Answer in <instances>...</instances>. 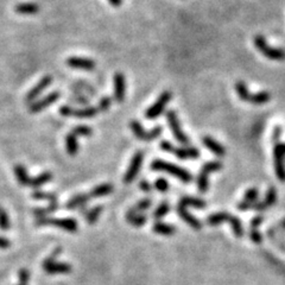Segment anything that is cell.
Segmentation results:
<instances>
[{
    "label": "cell",
    "mask_w": 285,
    "mask_h": 285,
    "mask_svg": "<svg viewBox=\"0 0 285 285\" xmlns=\"http://www.w3.org/2000/svg\"><path fill=\"white\" fill-rule=\"evenodd\" d=\"M11 246V241L7 240L6 238H2V236H0V248H2V250H6V248H8Z\"/></svg>",
    "instance_id": "bcb514c9"
},
{
    "label": "cell",
    "mask_w": 285,
    "mask_h": 285,
    "mask_svg": "<svg viewBox=\"0 0 285 285\" xmlns=\"http://www.w3.org/2000/svg\"><path fill=\"white\" fill-rule=\"evenodd\" d=\"M108 2L114 7H119V6L123 5V0H108Z\"/></svg>",
    "instance_id": "7dc6e473"
},
{
    "label": "cell",
    "mask_w": 285,
    "mask_h": 285,
    "mask_svg": "<svg viewBox=\"0 0 285 285\" xmlns=\"http://www.w3.org/2000/svg\"><path fill=\"white\" fill-rule=\"evenodd\" d=\"M14 12L18 14H24V16H31L39 12V6L33 2H22L14 6Z\"/></svg>",
    "instance_id": "7402d4cb"
},
{
    "label": "cell",
    "mask_w": 285,
    "mask_h": 285,
    "mask_svg": "<svg viewBox=\"0 0 285 285\" xmlns=\"http://www.w3.org/2000/svg\"><path fill=\"white\" fill-rule=\"evenodd\" d=\"M77 136L71 132L66 136V148L67 152L71 156H76L78 152V142Z\"/></svg>",
    "instance_id": "cb8c5ba5"
},
{
    "label": "cell",
    "mask_w": 285,
    "mask_h": 285,
    "mask_svg": "<svg viewBox=\"0 0 285 285\" xmlns=\"http://www.w3.org/2000/svg\"><path fill=\"white\" fill-rule=\"evenodd\" d=\"M111 105H112V99L108 98V96H104V98L100 99L98 108H99V111L106 112V111L110 110Z\"/></svg>",
    "instance_id": "60d3db41"
},
{
    "label": "cell",
    "mask_w": 285,
    "mask_h": 285,
    "mask_svg": "<svg viewBox=\"0 0 285 285\" xmlns=\"http://www.w3.org/2000/svg\"><path fill=\"white\" fill-rule=\"evenodd\" d=\"M235 92L238 94L239 99L245 102H250L253 105H263L269 102L271 100V94L266 90H262V92L252 93L247 88V84L244 81H236L234 84Z\"/></svg>",
    "instance_id": "7a4b0ae2"
},
{
    "label": "cell",
    "mask_w": 285,
    "mask_h": 285,
    "mask_svg": "<svg viewBox=\"0 0 285 285\" xmlns=\"http://www.w3.org/2000/svg\"><path fill=\"white\" fill-rule=\"evenodd\" d=\"M159 146L162 150H164L165 152L175 154V156L180 159H195L200 157V151L196 147L193 146L176 147L168 141L160 142Z\"/></svg>",
    "instance_id": "52a82bcc"
},
{
    "label": "cell",
    "mask_w": 285,
    "mask_h": 285,
    "mask_svg": "<svg viewBox=\"0 0 285 285\" xmlns=\"http://www.w3.org/2000/svg\"><path fill=\"white\" fill-rule=\"evenodd\" d=\"M276 201H277V190H276L275 188H270L268 190V194L265 195V199H264L263 201H257L254 203L252 209L258 212L265 211V209L274 206Z\"/></svg>",
    "instance_id": "ac0fdd59"
},
{
    "label": "cell",
    "mask_w": 285,
    "mask_h": 285,
    "mask_svg": "<svg viewBox=\"0 0 285 285\" xmlns=\"http://www.w3.org/2000/svg\"><path fill=\"white\" fill-rule=\"evenodd\" d=\"M254 47L259 53H262L266 59L272 61H284L285 60V51L281 48H275L270 45L265 37L262 35H256L253 37Z\"/></svg>",
    "instance_id": "5b68a950"
},
{
    "label": "cell",
    "mask_w": 285,
    "mask_h": 285,
    "mask_svg": "<svg viewBox=\"0 0 285 285\" xmlns=\"http://www.w3.org/2000/svg\"><path fill=\"white\" fill-rule=\"evenodd\" d=\"M114 100L117 102H123L126 96V78L123 72H115L113 77Z\"/></svg>",
    "instance_id": "9a60e30c"
},
{
    "label": "cell",
    "mask_w": 285,
    "mask_h": 285,
    "mask_svg": "<svg viewBox=\"0 0 285 285\" xmlns=\"http://www.w3.org/2000/svg\"><path fill=\"white\" fill-rule=\"evenodd\" d=\"M178 203L184 206V207H194L199 209H203L207 206V203H206V201H203V200L198 198H190V196H184V198L180 200Z\"/></svg>",
    "instance_id": "83f0119b"
},
{
    "label": "cell",
    "mask_w": 285,
    "mask_h": 285,
    "mask_svg": "<svg viewBox=\"0 0 285 285\" xmlns=\"http://www.w3.org/2000/svg\"><path fill=\"white\" fill-rule=\"evenodd\" d=\"M43 270L49 275L56 274H69L71 272V266L68 263H61V262H43Z\"/></svg>",
    "instance_id": "e0dca14e"
},
{
    "label": "cell",
    "mask_w": 285,
    "mask_h": 285,
    "mask_svg": "<svg viewBox=\"0 0 285 285\" xmlns=\"http://www.w3.org/2000/svg\"><path fill=\"white\" fill-rule=\"evenodd\" d=\"M98 107H86V108H75L71 107V106H62L60 108V113L63 117H74V118H80V119H86V118H94L96 117L99 113Z\"/></svg>",
    "instance_id": "8fae6325"
},
{
    "label": "cell",
    "mask_w": 285,
    "mask_h": 285,
    "mask_svg": "<svg viewBox=\"0 0 285 285\" xmlns=\"http://www.w3.org/2000/svg\"><path fill=\"white\" fill-rule=\"evenodd\" d=\"M101 212L102 206H96V207L89 209V211L87 212V214L84 215V220H86L87 223H89V225H94V223H96V221H98Z\"/></svg>",
    "instance_id": "836d02e7"
},
{
    "label": "cell",
    "mask_w": 285,
    "mask_h": 285,
    "mask_svg": "<svg viewBox=\"0 0 285 285\" xmlns=\"http://www.w3.org/2000/svg\"><path fill=\"white\" fill-rule=\"evenodd\" d=\"M207 223L211 226H217L222 222H228L232 226L233 233L236 238H241L244 235V228H242V225L240 222V220L238 217H235L234 215L226 213V212H219V213H214L212 215H209L207 217Z\"/></svg>",
    "instance_id": "277c9868"
},
{
    "label": "cell",
    "mask_w": 285,
    "mask_h": 285,
    "mask_svg": "<svg viewBox=\"0 0 285 285\" xmlns=\"http://www.w3.org/2000/svg\"><path fill=\"white\" fill-rule=\"evenodd\" d=\"M196 184H198L199 192L205 194L207 193V190L209 189V174L208 172L201 170L199 174L198 181H196Z\"/></svg>",
    "instance_id": "d6a6232c"
},
{
    "label": "cell",
    "mask_w": 285,
    "mask_h": 285,
    "mask_svg": "<svg viewBox=\"0 0 285 285\" xmlns=\"http://www.w3.org/2000/svg\"><path fill=\"white\" fill-rule=\"evenodd\" d=\"M154 188L159 193H166L169 190V183L164 178H157L156 182H154Z\"/></svg>",
    "instance_id": "ab89813d"
},
{
    "label": "cell",
    "mask_w": 285,
    "mask_h": 285,
    "mask_svg": "<svg viewBox=\"0 0 285 285\" xmlns=\"http://www.w3.org/2000/svg\"><path fill=\"white\" fill-rule=\"evenodd\" d=\"M126 220L130 225L141 227L147 222V216L144 214H126Z\"/></svg>",
    "instance_id": "1f68e13d"
},
{
    "label": "cell",
    "mask_w": 285,
    "mask_h": 285,
    "mask_svg": "<svg viewBox=\"0 0 285 285\" xmlns=\"http://www.w3.org/2000/svg\"><path fill=\"white\" fill-rule=\"evenodd\" d=\"M53 76L51 75H45V76L42 78L39 82L36 84L35 87L32 88L31 90H29L28 94H26L25 96V101L29 102V104H32V102H35L36 100L38 99V96L41 95L42 93L44 92L45 89H47L48 87L50 86L51 83H53Z\"/></svg>",
    "instance_id": "5bb4252c"
},
{
    "label": "cell",
    "mask_w": 285,
    "mask_h": 285,
    "mask_svg": "<svg viewBox=\"0 0 285 285\" xmlns=\"http://www.w3.org/2000/svg\"><path fill=\"white\" fill-rule=\"evenodd\" d=\"M18 285H26V284L25 283H20V282H19V284H18Z\"/></svg>",
    "instance_id": "f907efd6"
},
{
    "label": "cell",
    "mask_w": 285,
    "mask_h": 285,
    "mask_svg": "<svg viewBox=\"0 0 285 285\" xmlns=\"http://www.w3.org/2000/svg\"><path fill=\"white\" fill-rule=\"evenodd\" d=\"M67 65L71 69H77V71H94L96 67V63L93 60L86 59V57H76L71 56L67 60Z\"/></svg>",
    "instance_id": "2e32d148"
},
{
    "label": "cell",
    "mask_w": 285,
    "mask_h": 285,
    "mask_svg": "<svg viewBox=\"0 0 285 285\" xmlns=\"http://www.w3.org/2000/svg\"><path fill=\"white\" fill-rule=\"evenodd\" d=\"M169 211H170V206H169V203L168 202H162L158 206V207H157L156 211H154V213H153L154 220L159 221L160 219H163V217H164L165 215L169 213Z\"/></svg>",
    "instance_id": "d590c367"
},
{
    "label": "cell",
    "mask_w": 285,
    "mask_h": 285,
    "mask_svg": "<svg viewBox=\"0 0 285 285\" xmlns=\"http://www.w3.org/2000/svg\"><path fill=\"white\" fill-rule=\"evenodd\" d=\"M152 229L154 233L162 235H172L176 232V227L174 225H169V223H164L162 221H157L153 225Z\"/></svg>",
    "instance_id": "d4e9b609"
},
{
    "label": "cell",
    "mask_w": 285,
    "mask_h": 285,
    "mask_svg": "<svg viewBox=\"0 0 285 285\" xmlns=\"http://www.w3.org/2000/svg\"><path fill=\"white\" fill-rule=\"evenodd\" d=\"M130 127H131L133 135H135L138 139L144 142L154 141V139L158 138L163 132V127L160 126H156L154 129L150 130V131H146L138 120H132L131 123H130Z\"/></svg>",
    "instance_id": "30bf717a"
},
{
    "label": "cell",
    "mask_w": 285,
    "mask_h": 285,
    "mask_svg": "<svg viewBox=\"0 0 285 285\" xmlns=\"http://www.w3.org/2000/svg\"><path fill=\"white\" fill-rule=\"evenodd\" d=\"M60 206H59V202H55V203H50L48 207H44V208H35L32 211L33 215H35L36 217H47L48 215L55 213L56 211H59Z\"/></svg>",
    "instance_id": "f1b7e54d"
},
{
    "label": "cell",
    "mask_w": 285,
    "mask_h": 285,
    "mask_svg": "<svg viewBox=\"0 0 285 285\" xmlns=\"http://www.w3.org/2000/svg\"><path fill=\"white\" fill-rule=\"evenodd\" d=\"M165 118L169 124V127H170L172 135H174V137L176 138V141H177L178 142H181L182 145H189L190 141H189V138L187 137V135L184 133L183 130H182V126H181L180 119H178V117H177V113H176L174 110H170L166 112Z\"/></svg>",
    "instance_id": "9c48e42d"
},
{
    "label": "cell",
    "mask_w": 285,
    "mask_h": 285,
    "mask_svg": "<svg viewBox=\"0 0 285 285\" xmlns=\"http://www.w3.org/2000/svg\"><path fill=\"white\" fill-rule=\"evenodd\" d=\"M72 133L76 135L77 137H90L93 135V130L89 126L86 125H78L72 129Z\"/></svg>",
    "instance_id": "74e56055"
},
{
    "label": "cell",
    "mask_w": 285,
    "mask_h": 285,
    "mask_svg": "<svg viewBox=\"0 0 285 285\" xmlns=\"http://www.w3.org/2000/svg\"><path fill=\"white\" fill-rule=\"evenodd\" d=\"M60 98H61L60 90H54V92L45 95L44 98L38 100V101H35L32 102V104H30L29 111L31 112V113H38V112H42L43 110H45V108L49 107V106L55 104Z\"/></svg>",
    "instance_id": "4fadbf2b"
},
{
    "label": "cell",
    "mask_w": 285,
    "mask_h": 285,
    "mask_svg": "<svg viewBox=\"0 0 285 285\" xmlns=\"http://www.w3.org/2000/svg\"><path fill=\"white\" fill-rule=\"evenodd\" d=\"M11 227L10 219H8V215L6 214V212L0 207V229L7 230Z\"/></svg>",
    "instance_id": "f35d334b"
},
{
    "label": "cell",
    "mask_w": 285,
    "mask_h": 285,
    "mask_svg": "<svg viewBox=\"0 0 285 285\" xmlns=\"http://www.w3.org/2000/svg\"><path fill=\"white\" fill-rule=\"evenodd\" d=\"M18 276H19V282L20 283H25V284H28L29 283V281H30V272L28 271L26 269H22L19 271V274H18Z\"/></svg>",
    "instance_id": "7bdbcfd3"
},
{
    "label": "cell",
    "mask_w": 285,
    "mask_h": 285,
    "mask_svg": "<svg viewBox=\"0 0 285 285\" xmlns=\"http://www.w3.org/2000/svg\"><path fill=\"white\" fill-rule=\"evenodd\" d=\"M282 226H283V227H284V228H285V220L283 221V222H282Z\"/></svg>",
    "instance_id": "681fc988"
},
{
    "label": "cell",
    "mask_w": 285,
    "mask_h": 285,
    "mask_svg": "<svg viewBox=\"0 0 285 285\" xmlns=\"http://www.w3.org/2000/svg\"><path fill=\"white\" fill-rule=\"evenodd\" d=\"M14 175H16L18 183L22 184V186L29 187L30 181H31V177L28 175V171L24 168L23 165H16L14 166Z\"/></svg>",
    "instance_id": "4316f807"
},
{
    "label": "cell",
    "mask_w": 285,
    "mask_h": 285,
    "mask_svg": "<svg viewBox=\"0 0 285 285\" xmlns=\"http://www.w3.org/2000/svg\"><path fill=\"white\" fill-rule=\"evenodd\" d=\"M139 188L142 190L144 193H151L152 192V186L146 180H142L141 183H139Z\"/></svg>",
    "instance_id": "ee69618b"
},
{
    "label": "cell",
    "mask_w": 285,
    "mask_h": 285,
    "mask_svg": "<svg viewBox=\"0 0 285 285\" xmlns=\"http://www.w3.org/2000/svg\"><path fill=\"white\" fill-rule=\"evenodd\" d=\"M250 238L254 244H260V242L263 241V235H262V233L258 230V228H251Z\"/></svg>",
    "instance_id": "b9f144b4"
},
{
    "label": "cell",
    "mask_w": 285,
    "mask_h": 285,
    "mask_svg": "<svg viewBox=\"0 0 285 285\" xmlns=\"http://www.w3.org/2000/svg\"><path fill=\"white\" fill-rule=\"evenodd\" d=\"M36 225L37 226H55L59 228L66 230V232L75 233L77 232L78 223L76 220L71 219V217H61V219H56V217H38L36 220Z\"/></svg>",
    "instance_id": "8992f818"
},
{
    "label": "cell",
    "mask_w": 285,
    "mask_h": 285,
    "mask_svg": "<svg viewBox=\"0 0 285 285\" xmlns=\"http://www.w3.org/2000/svg\"><path fill=\"white\" fill-rule=\"evenodd\" d=\"M263 222V216H256L251 221V228H258L260 223Z\"/></svg>",
    "instance_id": "f6af8a7d"
},
{
    "label": "cell",
    "mask_w": 285,
    "mask_h": 285,
    "mask_svg": "<svg viewBox=\"0 0 285 285\" xmlns=\"http://www.w3.org/2000/svg\"><path fill=\"white\" fill-rule=\"evenodd\" d=\"M258 198H259V192H258L257 188H251V189H248L246 194H245L242 201L238 205V208L240 209L241 212L248 211V209L252 208L254 203L258 201Z\"/></svg>",
    "instance_id": "d6986e66"
},
{
    "label": "cell",
    "mask_w": 285,
    "mask_h": 285,
    "mask_svg": "<svg viewBox=\"0 0 285 285\" xmlns=\"http://www.w3.org/2000/svg\"><path fill=\"white\" fill-rule=\"evenodd\" d=\"M222 169V163L220 160H212V162H207L205 165L202 166L201 170L208 172L209 175L213 174V172H216Z\"/></svg>",
    "instance_id": "8d00e7d4"
},
{
    "label": "cell",
    "mask_w": 285,
    "mask_h": 285,
    "mask_svg": "<svg viewBox=\"0 0 285 285\" xmlns=\"http://www.w3.org/2000/svg\"><path fill=\"white\" fill-rule=\"evenodd\" d=\"M112 192H113V186L110 183H104V184H100V186L94 188L92 192L89 193V196H90V199L102 198V196L110 195Z\"/></svg>",
    "instance_id": "484cf974"
},
{
    "label": "cell",
    "mask_w": 285,
    "mask_h": 285,
    "mask_svg": "<svg viewBox=\"0 0 285 285\" xmlns=\"http://www.w3.org/2000/svg\"><path fill=\"white\" fill-rule=\"evenodd\" d=\"M152 205V200L151 199H142V201H139L135 207L130 208V211L127 212V214H142V212L147 211L148 208Z\"/></svg>",
    "instance_id": "4dcf8cb0"
},
{
    "label": "cell",
    "mask_w": 285,
    "mask_h": 285,
    "mask_svg": "<svg viewBox=\"0 0 285 285\" xmlns=\"http://www.w3.org/2000/svg\"><path fill=\"white\" fill-rule=\"evenodd\" d=\"M142 160H144V152H142V151H137V152L133 154L129 169H127L126 174L124 176V183L130 184L135 181V178L137 177L139 170H141L142 168Z\"/></svg>",
    "instance_id": "7c38bea8"
},
{
    "label": "cell",
    "mask_w": 285,
    "mask_h": 285,
    "mask_svg": "<svg viewBox=\"0 0 285 285\" xmlns=\"http://www.w3.org/2000/svg\"><path fill=\"white\" fill-rule=\"evenodd\" d=\"M282 127L277 126L274 131V159L275 170L278 180L285 182V144L281 142Z\"/></svg>",
    "instance_id": "6da1fadb"
},
{
    "label": "cell",
    "mask_w": 285,
    "mask_h": 285,
    "mask_svg": "<svg viewBox=\"0 0 285 285\" xmlns=\"http://www.w3.org/2000/svg\"><path fill=\"white\" fill-rule=\"evenodd\" d=\"M177 214L180 215L181 219L183 220L184 222H187L188 225H189L190 227H193L195 230H200L202 228V223L200 222V220L196 219L193 214H190L189 212L187 211V207L180 205V203H178V206H177Z\"/></svg>",
    "instance_id": "ffe728a7"
},
{
    "label": "cell",
    "mask_w": 285,
    "mask_h": 285,
    "mask_svg": "<svg viewBox=\"0 0 285 285\" xmlns=\"http://www.w3.org/2000/svg\"><path fill=\"white\" fill-rule=\"evenodd\" d=\"M87 212H88L87 205H84V206H81V207L78 208V213H80V214H82V215H86V214H87Z\"/></svg>",
    "instance_id": "c3c4849f"
},
{
    "label": "cell",
    "mask_w": 285,
    "mask_h": 285,
    "mask_svg": "<svg viewBox=\"0 0 285 285\" xmlns=\"http://www.w3.org/2000/svg\"><path fill=\"white\" fill-rule=\"evenodd\" d=\"M202 142L208 150H211L212 152L215 154V156L223 157L226 154V148L223 147L219 142L215 141L214 138L209 137V136H205V137L202 138Z\"/></svg>",
    "instance_id": "44dd1931"
},
{
    "label": "cell",
    "mask_w": 285,
    "mask_h": 285,
    "mask_svg": "<svg viewBox=\"0 0 285 285\" xmlns=\"http://www.w3.org/2000/svg\"><path fill=\"white\" fill-rule=\"evenodd\" d=\"M32 198L36 200H45V201H49L50 203L57 202L56 194L45 193V192H42V190H35V192L32 193Z\"/></svg>",
    "instance_id": "e575fe53"
},
{
    "label": "cell",
    "mask_w": 285,
    "mask_h": 285,
    "mask_svg": "<svg viewBox=\"0 0 285 285\" xmlns=\"http://www.w3.org/2000/svg\"><path fill=\"white\" fill-rule=\"evenodd\" d=\"M151 169L157 172H166V174L175 176L183 183H190L193 181V175L189 171L163 159H154L151 163Z\"/></svg>",
    "instance_id": "3957f363"
},
{
    "label": "cell",
    "mask_w": 285,
    "mask_h": 285,
    "mask_svg": "<svg viewBox=\"0 0 285 285\" xmlns=\"http://www.w3.org/2000/svg\"><path fill=\"white\" fill-rule=\"evenodd\" d=\"M171 99H172V93L169 92V90H165V92L160 94L158 99L153 102V105H151L150 107L147 108L146 113H145L146 119L153 120L160 117V115L165 112L166 106H168L169 102L171 101Z\"/></svg>",
    "instance_id": "ba28073f"
},
{
    "label": "cell",
    "mask_w": 285,
    "mask_h": 285,
    "mask_svg": "<svg viewBox=\"0 0 285 285\" xmlns=\"http://www.w3.org/2000/svg\"><path fill=\"white\" fill-rule=\"evenodd\" d=\"M51 178H53V174H51V172H49V171H45V172H43V174L37 176V177L31 178L29 187L39 188V187L43 186V184L48 183V182H50Z\"/></svg>",
    "instance_id": "f546056e"
},
{
    "label": "cell",
    "mask_w": 285,
    "mask_h": 285,
    "mask_svg": "<svg viewBox=\"0 0 285 285\" xmlns=\"http://www.w3.org/2000/svg\"><path fill=\"white\" fill-rule=\"evenodd\" d=\"M89 201H90L89 194H78V195L74 196V198H71L68 202H67L66 208L69 209V211H72V209L80 208L81 206L87 205Z\"/></svg>",
    "instance_id": "603a6c76"
}]
</instances>
